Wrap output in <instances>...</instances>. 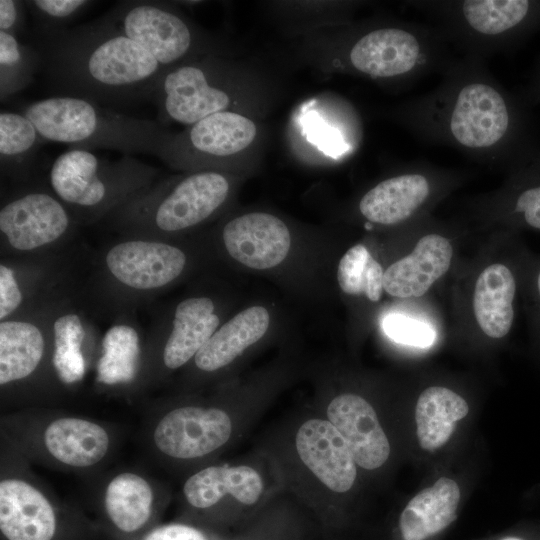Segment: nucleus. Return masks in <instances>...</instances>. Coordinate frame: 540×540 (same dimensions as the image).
<instances>
[{"instance_id":"1","label":"nucleus","mask_w":540,"mask_h":540,"mask_svg":"<svg viewBox=\"0 0 540 540\" xmlns=\"http://www.w3.org/2000/svg\"><path fill=\"white\" fill-rule=\"evenodd\" d=\"M440 74L436 87L399 109L415 138L509 170L540 155L531 106L506 89L484 60L456 56Z\"/></svg>"},{"instance_id":"2","label":"nucleus","mask_w":540,"mask_h":540,"mask_svg":"<svg viewBox=\"0 0 540 540\" xmlns=\"http://www.w3.org/2000/svg\"><path fill=\"white\" fill-rule=\"evenodd\" d=\"M43 75L60 95L100 105L152 100L166 69L104 16L73 28L34 34Z\"/></svg>"},{"instance_id":"3","label":"nucleus","mask_w":540,"mask_h":540,"mask_svg":"<svg viewBox=\"0 0 540 540\" xmlns=\"http://www.w3.org/2000/svg\"><path fill=\"white\" fill-rule=\"evenodd\" d=\"M0 436L31 464L94 478L115 455L122 431L84 415L32 407L2 413Z\"/></svg>"},{"instance_id":"4","label":"nucleus","mask_w":540,"mask_h":540,"mask_svg":"<svg viewBox=\"0 0 540 540\" xmlns=\"http://www.w3.org/2000/svg\"><path fill=\"white\" fill-rule=\"evenodd\" d=\"M98 530L80 509L54 494L0 436L1 540H91Z\"/></svg>"},{"instance_id":"5","label":"nucleus","mask_w":540,"mask_h":540,"mask_svg":"<svg viewBox=\"0 0 540 540\" xmlns=\"http://www.w3.org/2000/svg\"><path fill=\"white\" fill-rule=\"evenodd\" d=\"M44 141L83 149H114L124 154L157 155L171 134L157 121L121 114L91 100L58 95L24 106Z\"/></svg>"},{"instance_id":"6","label":"nucleus","mask_w":540,"mask_h":540,"mask_svg":"<svg viewBox=\"0 0 540 540\" xmlns=\"http://www.w3.org/2000/svg\"><path fill=\"white\" fill-rule=\"evenodd\" d=\"M451 47L487 58L512 52L540 31V0H413Z\"/></svg>"},{"instance_id":"7","label":"nucleus","mask_w":540,"mask_h":540,"mask_svg":"<svg viewBox=\"0 0 540 540\" xmlns=\"http://www.w3.org/2000/svg\"><path fill=\"white\" fill-rule=\"evenodd\" d=\"M237 418L219 403H162L145 415L141 441L162 468L189 474L204 467L234 439Z\"/></svg>"},{"instance_id":"8","label":"nucleus","mask_w":540,"mask_h":540,"mask_svg":"<svg viewBox=\"0 0 540 540\" xmlns=\"http://www.w3.org/2000/svg\"><path fill=\"white\" fill-rule=\"evenodd\" d=\"M157 169L130 154L111 161L88 149L72 147L51 164L53 193L75 213L97 218L116 211L148 188Z\"/></svg>"},{"instance_id":"9","label":"nucleus","mask_w":540,"mask_h":540,"mask_svg":"<svg viewBox=\"0 0 540 540\" xmlns=\"http://www.w3.org/2000/svg\"><path fill=\"white\" fill-rule=\"evenodd\" d=\"M265 484L255 468L208 464L188 474L180 495V519L218 530L250 519Z\"/></svg>"},{"instance_id":"10","label":"nucleus","mask_w":540,"mask_h":540,"mask_svg":"<svg viewBox=\"0 0 540 540\" xmlns=\"http://www.w3.org/2000/svg\"><path fill=\"white\" fill-rule=\"evenodd\" d=\"M93 479L95 523L114 540H137L161 523L170 494L157 478L138 468L121 467Z\"/></svg>"},{"instance_id":"11","label":"nucleus","mask_w":540,"mask_h":540,"mask_svg":"<svg viewBox=\"0 0 540 540\" xmlns=\"http://www.w3.org/2000/svg\"><path fill=\"white\" fill-rule=\"evenodd\" d=\"M229 190V182L221 173L196 172L170 188H148L115 212L123 222L172 233L208 219L226 201Z\"/></svg>"},{"instance_id":"12","label":"nucleus","mask_w":540,"mask_h":540,"mask_svg":"<svg viewBox=\"0 0 540 540\" xmlns=\"http://www.w3.org/2000/svg\"><path fill=\"white\" fill-rule=\"evenodd\" d=\"M104 17L166 70L183 65L195 46L188 22L165 2L122 1Z\"/></svg>"},{"instance_id":"13","label":"nucleus","mask_w":540,"mask_h":540,"mask_svg":"<svg viewBox=\"0 0 540 540\" xmlns=\"http://www.w3.org/2000/svg\"><path fill=\"white\" fill-rule=\"evenodd\" d=\"M207 64L187 63L162 75L152 97L161 122L191 126L231 104L229 93L214 80Z\"/></svg>"},{"instance_id":"14","label":"nucleus","mask_w":540,"mask_h":540,"mask_svg":"<svg viewBox=\"0 0 540 540\" xmlns=\"http://www.w3.org/2000/svg\"><path fill=\"white\" fill-rule=\"evenodd\" d=\"M256 126L249 118L232 111L211 114L191 125L186 132L170 134L158 150L171 165L233 156L247 148L256 136Z\"/></svg>"},{"instance_id":"15","label":"nucleus","mask_w":540,"mask_h":540,"mask_svg":"<svg viewBox=\"0 0 540 540\" xmlns=\"http://www.w3.org/2000/svg\"><path fill=\"white\" fill-rule=\"evenodd\" d=\"M72 224L65 204L53 193L31 189L13 196L0 209V231L21 252L33 251L63 237Z\"/></svg>"},{"instance_id":"16","label":"nucleus","mask_w":540,"mask_h":540,"mask_svg":"<svg viewBox=\"0 0 540 540\" xmlns=\"http://www.w3.org/2000/svg\"><path fill=\"white\" fill-rule=\"evenodd\" d=\"M52 365L42 330L34 323L23 320H4L0 323V385L2 406L13 410L22 408L25 387L32 383L42 370Z\"/></svg>"},{"instance_id":"17","label":"nucleus","mask_w":540,"mask_h":540,"mask_svg":"<svg viewBox=\"0 0 540 540\" xmlns=\"http://www.w3.org/2000/svg\"><path fill=\"white\" fill-rule=\"evenodd\" d=\"M186 261V255L178 247L144 239L116 243L105 257L113 278L138 291H152L168 285L180 276Z\"/></svg>"},{"instance_id":"18","label":"nucleus","mask_w":540,"mask_h":540,"mask_svg":"<svg viewBox=\"0 0 540 540\" xmlns=\"http://www.w3.org/2000/svg\"><path fill=\"white\" fill-rule=\"evenodd\" d=\"M294 441L300 461L326 489L343 494L353 487L357 464L344 438L327 419L305 420Z\"/></svg>"},{"instance_id":"19","label":"nucleus","mask_w":540,"mask_h":540,"mask_svg":"<svg viewBox=\"0 0 540 540\" xmlns=\"http://www.w3.org/2000/svg\"><path fill=\"white\" fill-rule=\"evenodd\" d=\"M326 419L344 438L359 467L375 470L386 463L389 440L374 408L363 397L353 393L334 397L326 408Z\"/></svg>"},{"instance_id":"20","label":"nucleus","mask_w":540,"mask_h":540,"mask_svg":"<svg viewBox=\"0 0 540 540\" xmlns=\"http://www.w3.org/2000/svg\"><path fill=\"white\" fill-rule=\"evenodd\" d=\"M222 238L232 258L254 269L277 266L291 246V235L284 222L263 212L244 214L229 221Z\"/></svg>"},{"instance_id":"21","label":"nucleus","mask_w":540,"mask_h":540,"mask_svg":"<svg viewBox=\"0 0 540 540\" xmlns=\"http://www.w3.org/2000/svg\"><path fill=\"white\" fill-rule=\"evenodd\" d=\"M438 172L417 165L382 180L359 201L361 215L370 223L396 225L416 215L432 199Z\"/></svg>"},{"instance_id":"22","label":"nucleus","mask_w":540,"mask_h":540,"mask_svg":"<svg viewBox=\"0 0 540 540\" xmlns=\"http://www.w3.org/2000/svg\"><path fill=\"white\" fill-rule=\"evenodd\" d=\"M214 309L208 297L188 298L177 305L172 330L150 366L154 380L194 359L218 328L220 320Z\"/></svg>"},{"instance_id":"23","label":"nucleus","mask_w":540,"mask_h":540,"mask_svg":"<svg viewBox=\"0 0 540 540\" xmlns=\"http://www.w3.org/2000/svg\"><path fill=\"white\" fill-rule=\"evenodd\" d=\"M452 257L453 247L446 237L424 235L409 255L384 271V290L398 298L422 296L448 271Z\"/></svg>"},{"instance_id":"24","label":"nucleus","mask_w":540,"mask_h":540,"mask_svg":"<svg viewBox=\"0 0 540 540\" xmlns=\"http://www.w3.org/2000/svg\"><path fill=\"white\" fill-rule=\"evenodd\" d=\"M460 498L458 484L447 477L421 490L399 515V540H431L440 535L456 520Z\"/></svg>"},{"instance_id":"25","label":"nucleus","mask_w":540,"mask_h":540,"mask_svg":"<svg viewBox=\"0 0 540 540\" xmlns=\"http://www.w3.org/2000/svg\"><path fill=\"white\" fill-rule=\"evenodd\" d=\"M268 311L262 306L247 308L217 329L193 359L201 373H215L259 341L269 327Z\"/></svg>"},{"instance_id":"26","label":"nucleus","mask_w":540,"mask_h":540,"mask_svg":"<svg viewBox=\"0 0 540 540\" xmlns=\"http://www.w3.org/2000/svg\"><path fill=\"white\" fill-rule=\"evenodd\" d=\"M517 286L513 271L502 263H493L479 274L473 311L480 329L490 338L501 339L510 332Z\"/></svg>"},{"instance_id":"27","label":"nucleus","mask_w":540,"mask_h":540,"mask_svg":"<svg viewBox=\"0 0 540 540\" xmlns=\"http://www.w3.org/2000/svg\"><path fill=\"white\" fill-rule=\"evenodd\" d=\"M468 412V403L451 389L432 386L422 391L415 408L420 446L429 452L443 447L453 434L456 422Z\"/></svg>"},{"instance_id":"28","label":"nucleus","mask_w":540,"mask_h":540,"mask_svg":"<svg viewBox=\"0 0 540 540\" xmlns=\"http://www.w3.org/2000/svg\"><path fill=\"white\" fill-rule=\"evenodd\" d=\"M43 142L32 121L23 113L0 112V163L4 174L19 180L28 178Z\"/></svg>"},{"instance_id":"29","label":"nucleus","mask_w":540,"mask_h":540,"mask_svg":"<svg viewBox=\"0 0 540 540\" xmlns=\"http://www.w3.org/2000/svg\"><path fill=\"white\" fill-rule=\"evenodd\" d=\"M510 173L501 214L517 225L540 231V155Z\"/></svg>"},{"instance_id":"30","label":"nucleus","mask_w":540,"mask_h":540,"mask_svg":"<svg viewBox=\"0 0 540 540\" xmlns=\"http://www.w3.org/2000/svg\"><path fill=\"white\" fill-rule=\"evenodd\" d=\"M84 326L75 313L59 316L53 324L52 366L55 375L64 384L80 381L85 373L82 353Z\"/></svg>"},{"instance_id":"31","label":"nucleus","mask_w":540,"mask_h":540,"mask_svg":"<svg viewBox=\"0 0 540 540\" xmlns=\"http://www.w3.org/2000/svg\"><path fill=\"white\" fill-rule=\"evenodd\" d=\"M40 66V56L32 44H24L19 37L0 31V99L2 101L31 84Z\"/></svg>"},{"instance_id":"32","label":"nucleus","mask_w":540,"mask_h":540,"mask_svg":"<svg viewBox=\"0 0 540 540\" xmlns=\"http://www.w3.org/2000/svg\"><path fill=\"white\" fill-rule=\"evenodd\" d=\"M383 278L382 266L362 244L351 247L338 265L337 279L341 290L351 295H365L373 302L382 296Z\"/></svg>"},{"instance_id":"33","label":"nucleus","mask_w":540,"mask_h":540,"mask_svg":"<svg viewBox=\"0 0 540 540\" xmlns=\"http://www.w3.org/2000/svg\"><path fill=\"white\" fill-rule=\"evenodd\" d=\"M25 3L33 17L34 34L68 28L70 22L93 4L87 0H32Z\"/></svg>"},{"instance_id":"34","label":"nucleus","mask_w":540,"mask_h":540,"mask_svg":"<svg viewBox=\"0 0 540 540\" xmlns=\"http://www.w3.org/2000/svg\"><path fill=\"white\" fill-rule=\"evenodd\" d=\"M302 527L296 518L285 513L266 514L229 540H301Z\"/></svg>"},{"instance_id":"35","label":"nucleus","mask_w":540,"mask_h":540,"mask_svg":"<svg viewBox=\"0 0 540 540\" xmlns=\"http://www.w3.org/2000/svg\"><path fill=\"white\" fill-rule=\"evenodd\" d=\"M223 530L214 529L187 520L159 523L137 540H229Z\"/></svg>"},{"instance_id":"36","label":"nucleus","mask_w":540,"mask_h":540,"mask_svg":"<svg viewBox=\"0 0 540 540\" xmlns=\"http://www.w3.org/2000/svg\"><path fill=\"white\" fill-rule=\"evenodd\" d=\"M382 326L390 338L402 344L425 348L431 346L435 340L431 327L403 315H388Z\"/></svg>"},{"instance_id":"37","label":"nucleus","mask_w":540,"mask_h":540,"mask_svg":"<svg viewBox=\"0 0 540 540\" xmlns=\"http://www.w3.org/2000/svg\"><path fill=\"white\" fill-rule=\"evenodd\" d=\"M22 292L11 267L0 265V319L7 320L22 303Z\"/></svg>"},{"instance_id":"38","label":"nucleus","mask_w":540,"mask_h":540,"mask_svg":"<svg viewBox=\"0 0 540 540\" xmlns=\"http://www.w3.org/2000/svg\"><path fill=\"white\" fill-rule=\"evenodd\" d=\"M26 3L18 0L0 1V31L18 37L25 28Z\"/></svg>"},{"instance_id":"39","label":"nucleus","mask_w":540,"mask_h":540,"mask_svg":"<svg viewBox=\"0 0 540 540\" xmlns=\"http://www.w3.org/2000/svg\"><path fill=\"white\" fill-rule=\"evenodd\" d=\"M521 95L530 106L540 104V56L532 69L528 84L523 92H521Z\"/></svg>"},{"instance_id":"40","label":"nucleus","mask_w":540,"mask_h":540,"mask_svg":"<svg viewBox=\"0 0 540 540\" xmlns=\"http://www.w3.org/2000/svg\"><path fill=\"white\" fill-rule=\"evenodd\" d=\"M533 285H534V293L538 299V302L540 304V267L538 268V270L536 271L535 275H534V282H533Z\"/></svg>"},{"instance_id":"41","label":"nucleus","mask_w":540,"mask_h":540,"mask_svg":"<svg viewBox=\"0 0 540 540\" xmlns=\"http://www.w3.org/2000/svg\"><path fill=\"white\" fill-rule=\"evenodd\" d=\"M497 540H532L527 535L523 534H510L505 535Z\"/></svg>"}]
</instances>
